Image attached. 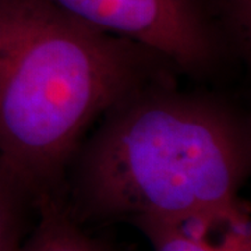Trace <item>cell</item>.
I'll use <instances>...</instances> for the list:
<instances>
[{"label": "cell", "mask_w": 251, "mask_h": 251, "mask_svg": "<svg viewBox=\"0 0 251 251\" xmlns=\"http://www.w3.org/2000/svg\"><path fill=\"white\" fill-rule=\"evenodd\" d=\"M250 169L249 116L172 78L130 92L102 115L73 158L63 194L81 224L233 221L249 216L239 193Z\"/></svg>", "instance_id": "cell-1"}, {"label": "cell", "mask_w": 251, "mask_h": 251, "mask_svg": "<svg viewBox=\"0 0 251 251\" xmlns=\"http://www.w3.org/2000/svg\"><path fill=\"white\" fill-rule=\"evenodd\" d=\"M177 74L151 49L45 0H0V158L38 198L64 197L67 169L102 115Z\"/></svg>", "instance_id": "cell-2"}, {"label": "cell", "mask_w": 251, "mask_h": 251, "mask_svg": "<svg viewBox=\"0 0 251 251\" xmlns=\"http://www.w3.org/2000/svg\"><path fill=\"white\" fill-rule=\"evenodd\" d=\"M63 13L158 53L179 74L209 78L230 50L212 0H45Z\"/></svg>", "instance_id": "cell-3"}, {"label": "cell", "mask_w": 251, "mask_h": 251, "mask_svg": "<svg viewBox=\"0 0 251 251\" xmlns=\"http://www.w3.org/2000/svg\"><path fill=\"white\" fill-rule=\"evenodd\" d=\"M18 251H115L92 237L73 215L62 196L39 198L36 218Z\"/></svg>", "instance_id": "cell-4"}, {"label": "cell", "mask_w": 251, "mask_h": 251, "mask_svg": "<svg viewBox=\"0 0 251 251\" xmlns=\"http://www.w3.org/2000/svg\"><path fill=\"white\" fill-rule=\"evenodd\" d=\"M234 221H169L155 216H140L130 221L148 239L153 251H221L225 236Z\"/></svg>", "instance_id": "cell-5"}, {"label": "cell", "mask_w": 251, "mask_h": 251, "mask_svg": "<svg viewBox=\"0 0 251 251\" xmlns=\"http://www.w3.org/2000/svg\"><path fill=\"white\" fill-rule=\"evenodd\" d=\"M39 198L0 158V251H18L34 222Z\"/></svg>", "instance_id": "cell-6"}, {"label": "cell", "mask_w": 251, "mask_h": 251, "mask_svg": "<svg viewBox=\"0 0 251 251\" xmlns=\"http://www.w3.org/2000/svg\"><path fill=\"white\" fill-rule=\"evenodd\" d=\"M230 50L243 59L251 50V0H212Z\"/></svg>", "instance_id": "cell-7"}]
</instances>
